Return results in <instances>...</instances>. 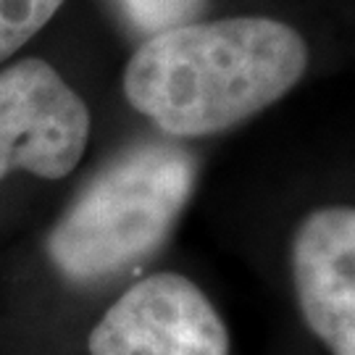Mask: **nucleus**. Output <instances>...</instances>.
Listing matches in <instances>:
<instances>
[{"instance_id": "nucleus-1", "label": "nucleus", "mask_w": 355, "mask_h": 355, "mask_svg": "<svg viewBox=\"0 0 355 355\" xmlns=\"http://www.w3.org/2000/svg\"><path fill=\"white\" fill-rule=\"evenodd\" d=\"M305 69L308 45L284 21H192L153 35L132 53L124 95L171 137H211L274 105Z\"/></svg>"}, {"instance_id": "nucleus-2", "label": "nucleus", "mask_w": 355, "mask_h": 355, "mask_svg": "<svg viewBox=\"0 0 355 355\" xmlns=\"http://www.w3.org/2000/svg\"><path fill=\"white\" fill-rule=\"evenodd\" d=\"M198 164L166 142H142L116 155L76 195L45 240L58 277L92 287L153 255L190 203Z\"/></svg>"}, {"instance_id": "nucleus-3", "label": "nucleus", "mask_w": 355, "mask_h": 355, "mask_svg": "<svg viewBox=\"0 0 355 355\" xmlns=\"http://www.w3.org/2000/svg\"><path fill=\"white\" fill-rule=\"evenodd\" d=\"M89 142L87 103L42 58L0 69V182L13 171L64 179Z\"/></svg>"}, {"instance_id": "nucleus-4", "label": "nucleus", "mask_w": 355, "mask_h": 355, "mask_svg": "<svg viewBox=\"0 0 355 355\" xmlns=\"http://www.w3.org/2000/svg\"><path fill=\"white\" fill-rule=\"evenodd\" d=\"M89 355H229L232 337L198 284L174 271L135 282L87 337Z\"/></svg>"}, {"instance_id": "nucleus-5", "label": "nucleus", "mask_w": 355, "mask_h": 355, "mask_svg": "<svg viewBox=\"0 0 355 355\" xmlns=\"http://www.w3.org/2000/svg\"><path fill=\"white\" fill-rule=\"evenodd\" d=\"M292 284L308 329L331 355H355V208L324 205L295 229Z\"/></svg>"}, {"instance_id": "nucleus-6", "label": "nucleus", "mask_w": 355, "mask_h": 355, "mask_svg": "<svg viewBox=\"0 0 355 355\" xmlns=\"http://www.w3.org/2000/svg\"><path fill=\"white\" fill-rule=\"evenodd\" d=\"M208 0H116V8L137 35L148 40L158 32L198 21Z\"/></svg>"}, {"instance_id": "nucleus-7", "label": "nucleus", "mask_w": 355, "mask_h": 355, "mask_svg": "<svg viewBox=\"0 0 355 355\" xmlns=\"http://www.w3.org/2000/svg\"><path fill=\"white\" fill-rule=\"evenodd\" d=\"M66 0H0V64L24 48Z\"/></svg>"}]
</instances>
